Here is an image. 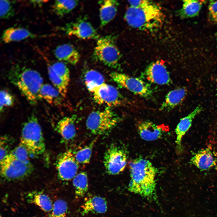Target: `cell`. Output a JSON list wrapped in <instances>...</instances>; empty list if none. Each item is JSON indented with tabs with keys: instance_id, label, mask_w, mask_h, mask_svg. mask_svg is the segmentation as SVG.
Here are the masks:
<instances>
[{
	"instance_id": "19",
	"label": "cell",
	"mask_w": 217,
	"mask_h": 217,
	"mask_svg": "<svg viewBox=\"0 0 217 217\" xmlns=\"http://www.w3.org/2000/svg\"><path fill=\"white\" fill-rule=\"evenodd\" d=\"M99 17L101 27H103L111 21L115 17L119 3L117 1H100Z\"/></svg>"
},
{
	"instance_id": "16",
	"label": "cell",
	"mask_w": 217,
	"mask_h": 217,
	"mask_svg": "<svg viewBox=\"0 0 217 217\" xmlns=\"http://www.w3.org/2000/svg\"><path fill=\"white\" fill-rule=\"evenodd\" d=\"M81 208L82 216L89 213H104L107 210V202L103 197L89 195L85 198Z\"/></svg>"
},
{
	"instance_id": "36",
	"label": "cell",
	"mask_w": 217,
	"mask_h": 217,
	"mask_svg": "<svg viewBox=\"0 0 217 217\" xmlns=\"http://www.w3.org/2000/svg\"><path fill=\"white\" fill-rule=\"evenodd\" d=\"M209 13L212 20L217 22V1H211L209 6Z\"/></svg>"
},
{
	"instance_id": "2",
	"label": "cell",
	"mask_w": 217,
	"mask_h": 217,
	"mask_svg": "<svg viewBox=\"0 0 217 217\" xmlns=\"http://www.w3.org/2000/svg\"><path fill=\"white\" fill-rule=\"evenodd\" d=\"M8 77L30 103L34 105L38 103L39 93L43 84V78L38 71L16 65L10 69Z\"/></svg>"
},
{
	"instance_id": "26",
	"label": "cell",
	"mask_w": 217,
	"mask_h": 217,
	"mask_svg": "<svg viewBox=\"0 0 217 217\" xmlns=\"http://www.w3.org/2000/svg\"><path fill=\"white\" fill-rule=\"evenodd\" d=\"M78 3L77 0H56L52 5V10L57 16L62 17L72 11Z\"/></svg>"
},
{
	"instance_id": "20",
	"label": "cell",
	"mask_w": 217,
	"mask_h": 217,
	"mask_svg": "<svg viewBox=\"0 0 217 217\" xmlns=\"http://www.w3.org/2000/svg\"><path fill=\"white\" fill-rule=\"evenodd\" d=\"M76 118L75 115L65 117L61 119L57 123L56 130L66 141L72 140L76 135L75 123Z\"/></svg>"
},
{
	"instance_id": "1",
	"label": "cell",
	"mask_w": 217,
	"mask_h": 217,
	"mask_svg": "<svg viewBox=\"0 0 217 217\" xmlns=\"http://www.w3.org/2000/svg\"><path fill=\"white\" fill-rule=\"evenodd\" d=\"M130 192L149 200L156 199V177L157 170L149 160L137 158L129 164Z\"/></svg>"
},
{
	"instance_id": "4",
	"label": "cell",
	"mask_w": 217,
	"mask_h": 217,
	"mask_svg": "<svg viewBox=\"0 0 217 217\" xmlns=\"http://www.w3.org/2000/svg\"><path fill=\"white\" fill-rule=\"evenodd\" d=\"M20 144L29 153L34 156L41 155L45 150L41 127L36 117L33 115L30 117L23 125Z\"/></svg>"
},
{
	"instance_id": "37",
	"label": "cell",
	"mask_w": 217,
	"mask_h": 217,
	"mask_svg": "<svg viewBox=\"0 0 217 217\" xmlns=\"http://www.w3.org/2000/svg\"><path fill=\"white\" fill-rule=\"evenodd\" d=\"M151 1L146 0L128 1L130 6L138 7L147 4Z\"/></svg>"
},
{
	"instance_id": "18",
	"label": "cell",
	"mask_w": 217,
	"mask_h": 217,
	"mask_svg": "<svg viewBox=\"0 0 217 217\" xmlns=\"http://www.w3.org/2000/svg\"><path fill=\"white\" fill-rule=\"evenodd\" d=\"M54 53L56 58L59 61L72 65L76 64L80 58L78 52L70 44H64L58 46L55 49Z\"/></svg>"
},
{
	"instance_id": "31",
	"label": "cell",
	"mask_w": 217,
	"mask_h": 217,
	"mask_svg": "<svg viewBox=\"0 0 217 217\" xmlns=\"http://www.w3.org/2000/svg\"><path fill=\"white\" fill-rule=\"evenodd\" d=\"M68 205L66 202L61 199L55 201L51 214V217H67Z\"/></svg>"
},
{
	"instance_id": "13",
	"label": "cell",
	"mask_w": 217,
	"mask_h": 217,
	"mask_svg": "<svg viewBox=\"0 0 217 217\" xmlns=\"http://www.w3.org/2000/svg\"><path fill=\"white\" fill-rule=\"evenodd\" d=\"M143 75L149 81L160 85H169L172 83L169 73L163 63L157 61L146 68Z\"/></svg>"
},
{
	"instance_id": "12",
	"label": "cell",
	"mask_w": 217,
	"mask_h": 217,
	"mask_svg": "<svg viewBox=\"0 0 217 217\" xmlns=\"http://www.w3.org/2000/svg\"><path fill=\"white\" fill-rule=\"evenodd\" d=\"M62 29L67 34L81 39L97 40L99 38L96 30L85 17L68 23Z\"/></svg>"
},
{
	"instance_id": "27",
	"label": "cell",
	"mask_w": 217,
	"mask_h": 217,
	"mask_svg": "<svg viewBox=\"0 0 217 217\" xmlns=\"http://www.w3.org/2000/svg\"><path fill=\"white\" fill-rule=\"evenodd\" d=\"M203 0H184L180 14L183 17L194 16L198 14L203 3Z\"/></svg>"
},
{
	"instance_id": "34",
	"label": "cell",
	"mask_w": 217,
	"mask_h": 217,
	"mask_svg": "<svg viewBox=\"0 0 217 217\" xmlns=\"http://www.w3.org/2000/svg\"><path fill=\"white\" fill-rule=\"evenodd\" d=\"M0 110L2 111L5 108L12 106L14 99L11 94L5 90L0 91Z\"/></svg>"
},
{
	"instance_id": "5",
	"label": "cell",
	"mask_w": 217,
	"mask_h": 217,
	"mask_svg": "<svg viewBox=\"0 0 217 217\" xmlns=\"http://www.w3.org/2000/svg\"><path fill=\"white\" fill-rule=\"evenodd\" d=\"M110 108L93 112L88 116L86 126L92 134L102 135L108 133L120 121V118Z\"/></svg>"
},
{
	"instance_id": "38",
	"label": "cell",
	"mask_w": 217,
	"mask_h": 217,
	"mask_svg": "<svg viewBox=\"0 0 217 217\" xmlns=\"http://www.w3.org/2000/svg\"><path fill=\"white\" fill-rule=\"evenodd\" d=\"M48 1L46 0H32L30 1V2L33 5H35L39 6H41L44 3Z\"/></svg>"
},
{
	"instance_id": "10",
	"label": "cell",
	"mask_w": 217,
	"mask_h": 217,
	"mask_svg": "<svg viewBox=\"0 0 217 217\" xmlns=\"http://www.w3.org/2000/svg\"><path fill=\"white\" fill-rule=\"evenodd\" d=\"M95 102L108 107L123 105L125 100L115 86L105 83L93 88L90 91Z\"/></svg>"
},
{
	"instance_id": "22",
	"label": "cell",
	"mask_w": 217,
	"mask_h": 217,
	"mask_svg": "<svg viewBox=\"0 0 217 217\" xmlns=\"http://www.w3.org/2000/svg\"><path fill=\"white\" fill-rule=\"evenodd\" d=\"M39 99H42L49 104L55 106H63L64 98L59 91L49 84H43L39 95Z\"/></svg>"
},
{
	"instance_id": "35",
	"label": "cell",
	"mask_w": 217,
	"mask_h": 217,
	"mask_svg": "<svg viewBox=\"0 0 217 217\" xmlns=\"http://www.w3.org/2000/svg\"><path fill=\"white\" fill-rule=\"evenodd\" d=\"M10 139L7 137L3 136L1 137L0 141V162L2 161L10 153Z\"/></svg>"
},
{
	"instance_id": "9",
	"label": "cell",
	"mask_w": 217,
	"mask_h": 217,
	"mask_svg": "<svg viewBox=\"0 0 217 217\" xmlns=\"http://www.w3.org/2000/svg\"><path fill=\"white\" fill-rule=\"evenodd\" d=\"M126 150L118 145L113 143L106 150L104 156L103 164L107 173L118 175L124 169L127 162Z\"/></svg>"
},
{
	"instance_id": "25",
	"label": "cell",
	"mask_w": 217,
	"mask_h": 217,
	"mask_svg": "<svg viewBox=\"0 0 217 217\" xmlns=\"http://www.w3.org/2000/svg\"><path fill=\"white\" fill-rule=\"evenodd\" d=\"M73 185L75 188L76 196L77 198L84 197L88 189V179L85 172L77 173L73 179Z\"/></svg>"
},
{
	"instance_id": "30",
	"label": "cell",
	"mask_w": 217,
	"mask_h": 217,
	"mask_svg": "<svg viewBox=\"0 0 217 217\" xmlns=\"http://www.w3.org/2000/svg\"><path fill=\"white\" fill-rule=\"evenodd\" d=\"M96 139L89 144L80 149L74 154L75 158L79 164H86L89 163L91 156L93 148Z\"/></svg>"
},
{
	"instance_id": "32",
	"label": "cell",
	"mask_w": 217,
	"mask_h": 217,
	"mask_svg": "<svg viewBox=\"0 0 217 217\" xmlns=\"http://www.w3.org/2000/svg\"><path fill=\"white\" fill-rule=\"evenodd\" d=\"M57 75L66 83L69 84L70 72L67 66L61 61L56 62L51 65Z\"/></svg>"
},
{
	"instance_id": "3",
	"label": "cell",
	"mask_w": 217,
	"mask_h": 217,
	"mask_svg": "<svg viewBox=\"0 0 217 217\" xmlns=\"http://www.w3.org/2000/svg\"><path fill=\"white\" fill-rule=\"evenodd\" d=\"M164 14L159 5L151 1L140 7L130 6L124 18L130 26L140 30L153 31L161 27Z\"/></svg>"
},
{
	"instance_id": "21",
	"label": "cell",
	"mask_w": 217,
	"mask_h": 217,
	"mask_svg": "<svg viewBox=\"0 0 217 217\" xmlns=\"http://www.w3.org/2000/svg\"><path fill=\"white\" fill-rule=\"evenodd\" d=\"M187 93V90L184 88H178L170 91L166 95L159 110L164 112L171 110L183 101Z\"/></svg>"
},
{
	"instance_id": "15",
	"label": "cell",
	"mask_w": 217,
	"mask_h": 217,
	"mask_svg": "<svg viewBox=\"0 0 217 217\" xmlns=\"http://www.w3.org/2000/svg\"><path fill=\"white\" fill-rule=\"evenodd\" d=\"M202 110L200 106L197 107L192 112L185 117L181 118L175 129L176 134V144L177 151L178 153L182 151V139L191 126L193 119Z\"/></svg>"
},
{
	"instance_id": "39",
	"label": "cell",
	"mask_w": 217,
	"mask_h": 217,
	"mask_svg": "<svg viewBox=\"0 0 217 217\" xmlns=\"http://www.w3.org/2000/svg\"><path fill=\"white\" fill-rule=\"evenodd\" d=\"M0 217H2V216H0Z\"/></svg>"
},
{
	"instance_id": "28",
	"label": "cell",
	"mask_w": 217,
	"mask_h": 217,
	"mask_svg": "<svg viewBox=\"0 0 217 217\" xmlns=\"http://www.w3.org/2000/svg\"><path fill=\"white\" fill-rule=\"evenodd\" d=\"M84 81L86 87L90 92L94 87L105 83L104 78L101 74L92 69L86 72Z\"/></svg>"
},
{
	"instance_id": "24",
	"label": "cell",
	"mask_w": 217,
	"mask_h": 217,
	"mask_svg": "<svg viewBox=\"0 0 217 217\" xmlns=\"http://www.w3.org/2000/svg\"><path fill=\"white\" fill-rule=\"evenodd\" d=\"M27 201L33 203L46 212H51L53 207L52 200L46 194L41 192L29 193L27 197Z\"/></svg>"
},
{
	"instance_id": "7",
	"label": "cell",
	"mask_w": 217,
	"mask_h": 217,
	"mask_svg": "<svg viewBox=\"0 0 217 217\" xmlns=\"http://www.w3.org/2000/svg\"><path fill=\"white\" fill-rule=\"evenodd\" d=\"M1 175L7 180L20 179L28 176L33 167L29 161L20 160L11 153L0 162Z\"/></svg>"
},
{
	"instance_id": "29",
	"label": "cell",
	"mask_w": 217,
	"mask_h": 217,
	"mask_svg": "<svg viewBox=\"0 0 217 217\" xmlns=\"http://www.w3.org/2000/svg\"><path fill=\"white\" fill-rule=\"evenodd\" d=\"M47 65L49 77L53 86L57 89L65 98L67 93L69 84L57 75L51 64H48Z\"/></svg>"
},
{
	"instance_id": "33",
	"label": "cell",
	"mask_w": 217,
	"mask_h": 217,
	"mask_svg": "<svg viewBox=\"0 0 217 217\" xmlns=\"http://www.w3.org/2000/svg\"><path fill=\"white\" fill-rule=\"evenodd\" d=\"M0 6L1 18L3 19H8L14 15V11L12 5L10 1L1 0Z\"/></svg>"
},
{
	"instance_id": "8",
	"label": "cell",
	"mask_w": 217,
	"mask_h": 217,
	"mask_svg": "<svg viewBox=\"0 0 217 217\" xmlns=\"http://www.w3.org/2000/svg\"><path fill=\"white\" fill-rule=\"evenodd\" d=\"M109 75L120 87L135 94L146 98L152 96L153 91L149 85L140 78L117 72H111Z\"/></svg>"
},
{
	"instance_id": "14",
	"label": "cell",
	"mask_w": 217,
	"mask_h": 217,
	"mask_svg": "<svg viewBox=\"0 0 217 217\" xmlns=\"http://www.w3.org/2000/svg\"><path fill=\"white\" fill-rule=\"evenodd\" d=\"M190 163L203 171L212 168L217 164V156L210 147L203 149L196 153L190 159Z\"/></svg>"
},
{
	"instance_id": "17",
	"label": "cell",
	"mask_w": 217,
	"mask_h": 217,
	"mask_svg": "<svg viewBox=\"0 0 217 217\" xmlns=\"http://www.w3.org/2000/svg\"><path fill=\"white\" fill-rule=\"evenodd\" d=\"M137 128L141 138L147 141L160 138L164 133V130L162 126L149 120L140 121L138 124Z\"/></svg>"
},
{
	"instance_id": "11",
	"label": "cell",
	"mask_w": 217,
	"mask_h": 217,
	"mask_svg": "<svg viewBox=\"0 0 217 217\" xmlns=\"http://www.w3.org/2000/svg\"><path fill=\"white\" fill-rule=\"evenodd\" d=\"M79 164L71 150L60 154L56 160V167L60 179L64 181L73 179L77 174Z\"/></svg>"
},
{
	"instance_id": "23",
	"label": "cell",
	"mask_w": 217,
	"mask_h": 217,
	"mask_svg": "<svg viewBox=\"0 0 217 217\" xmlns=\"http://www.w3.org/2000/svg\"><path fill=\"white\" fill-rule=\"evenodd\" d=\"M36 36L28 30L23 28L11 27L3 32L2 39L5 43L22 40L28 38H34Z\"/></svg>"
},
{
	"instance_id": "6",
	"label": "cell",
	"mask_w": 217,
	"mask_h": 217,
	"mask_svg": "<svg viewBox=\"0 0 217 217\" xmlns=\"http://www.w3.org/2000/svg\"><path fill=\"white\" fill-rule=\"evenodd\" d=\"M116 36L113 35L99 37L94 49L93 58L109 67L116 68L121 55L116 45Z\"/></svg>"
}]
</instances>
